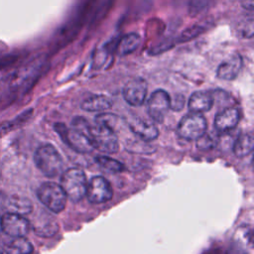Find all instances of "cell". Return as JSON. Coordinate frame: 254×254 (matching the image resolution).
I'll list each match as a JSON object with an SVG mask.
<instances>
[{
	"label": "cell",
	"mask_w": 254,
	"mask_h": 254,
	"mask_svg": "<svg viewBox=\"0 0 254 254\" xmlns=\"http://www.w3.org/2000/svg\"><path fill=\"white\" fill-rule=\"evenodd\" d=\"M37 168L47 177L54 178L62 174L64 162L58 150L50 144L40 146L34 155Z\"/></svg>",
	"instance_id": "6da1fadb"
},
{
	"label": "cell",
	"mask_w": 254,
	"mask_h": 254,
	"mask_svg": "<svg viewBox=\"0 0 254 254\" xmlns=\"http://www.w3.org/2000/svg\"><path fill=\"white\" fill-rule=\"evenodd\" d=\"M87 136L93 149L95 148L102 153L114 154L119 149L118 138L115 131L107 126L95 123L94 126H89Z\"/></svg>",
	"instance_id": "7a4b0ae2"
},
{
	"label": "cell",
	"mask_w": 254,
	"mask_h": 254,
	"mask_svg": "<svg viewBox=\"0 0 254 254\" xmlns=\"http://www.w3.org/2000/svg\"><path fill=\"white\" fill-rule=\"evenodd\" d=\"M61 187L67 198L71 201H79L86 192L87 180L83 171L77 168L66 170L62 176Z\"/></svg>",
	"instance_id": "3957f363"
},
{
	"label": "cell",
	"mask_w": 254,
	"mask_h": 254,
	"mask_svg": "<svg viewBox=\"0 0 254 254\" xmlns=\"http://www.w3.org/2000/svg\"><path fill=\"white\" fill-rule=\"evenodd\" d=\"M37 195L39 200L55 213L64 210L67 198L62 187L52 182L42 184L37 190Z\"/></svg>",
	"instance_id": "277c9868"
},
{
	"label": "cell",
	"mask_w": 254,
	"mask_h": 254,
	"mask_svg": "<svg viewBox=\"0 0 254 254\" xmlns=\"http://www.w3.org/2000/svg\"><path fill=\"white\" fill-rule=\"evenodd\" d=\"M206 127L207 124L203 115L190 112L181 119L177 132L183 139L196 140L206 131Z\"/></svg>",
	"instance_id": "5b68a950"
},
{
	"label": "cell",
	"mask_w": 254,
	"mask_h": 254,
	"mask_svg": "<svg viewBox=\"0 0 254 254\" xmlns=\"http://www.w3.org/2000/svg\"><path fill=\"white\" fill-rule=\"evenodd\" d=\"M55 129L61 136L62 140L73 151L85 154L93 150L91 142L86 134L75 129H68L62 123H57L55 125Z\"/></svg>",
	"instance_id": "8992f818"
},
{
	"label": "cell",
	"mask_w": 254,
	"mask_h": 254,
	"mask_svg": "<svg viewBox=\"0 0 254 254\" xmlns=\"http://www.w3.org/2000/svg\"><path fill=\"white\" fill-rule=\"evenodd\" d=\"M171 108V97L163 89L155 90L148 101V113L150 117L158 122H163L166 114Z\"/></svg>",
	"instance_id": "52a82bcc"
},
{
	"label": "cell",
	"mask_w": 254,
	"mask_h": 254,
	"mask_svg": "<svg viewBox=\"0 0 254 254\" xmlns=\"http://www.w3.org/2000/svg\"><path fill=\"white\" fill-rule=\"evenodd\" d=\"M85 195L91 203H102L112 197V188L105 178L93 177L87 183Z\"/></svg>",
	"instance_id": "ba28073f"
},
{
	"label": "cell",
	"mask_w": 254,
	"mask_h": 254,
	"mask_svg": "<svg viewBox=\"0 0 254 254\" xmlns=\"http://www.w3.org/2000/svg\"><path fill=\"white\" fill-rule=\"evenodd\" d=\"M30 228V222L23 215L7 213L1 218V229L7 235L17 238L24 237Z\"/></svg>",
	"instance_id": "9c48e42d"
},
{
	"label": "cell",
	"mask_w": 254,
	"mask_h": 254,
	"mask_svg": "<svg viewBox=\"0 0 254 254\" xmlns=\"http://www.w3.org/2000/svg\"><path fill=\"white\" fill-rule=\"evenodd\" d=\"M147 95V82L141 77L129 80L123 88L125 101L132 106H140L144 103Z\"/></svg>",
	"instance_id": "30bf717a"
},
{
	"label": "cell",
	"mask_w": 254,
	"mask_h": 254,
	"mask_svg": "<svg viewBox=\"0 0 254 254\" xmlns=\"http://www.w3.org/2000/svg\"><path fill=\"white\" fill-rule=\"evenodd\" d=\"M32 227L35 233L42 237H51L59 230L57 219L45 210H40L33 217Z\"/></svg>",
	"instance_id": "8fae6325"
},
{
	"label": "cell",
	"mask_w": 254,
	"mask_h": 254,
	"mask_svg": "<svg viewBox=\"0 0 254 254\" xmlns=\"http://www.w3.org/2000/svg\"><path fill=\"white\" fill-rule=\"evenodd\" d=\"M240 119L239 110L236 107H226L222 109L214 118V128L217 132H228L234 129Z\"/></svg>",
	"instance_id": "7c38bea8"
},
{
	"label": "cell",
	"mask_w": 254,
	"mask_h": 254,
	"mask_svg": "<svg viewBox=\"0 0 254 254\" xmlns=\"http://www.w3.org/2000/svg\"><path fill=\"white\" fill-rule=\"evenodd\" d=\"M214 102V95L208 91H195L189 99V109L192 113L208 111Z\"/></svg>",
	"instance_id": "4fadbf2b"
},
{
	"label": "cell",
	"mask_w": 254,
	"mask_h": 254,
	"mask_svg": "<svg viewBox=\"0 0 254 254\" xmlns=\"http://www.w3.org/2000/svg\"><path fill=\"white\" fill-rule=\"evenodd\" d=\"M241 67L242 58L239 54H235L218 65L217 76L224 80H232L238 75Z\"/></svg>",
	"instance_id": "5bb4252c"
},
{
	"label": "cell",
	"mask_w": 254,
	"mask_h": 254,
	"mask_svg": "<svg viewBox=\"0 0 254 254\" xmlns=\"http://www.w3.org/2000/svg\"><path fill=\"white\" fill-rule=\"evenodd\" d=\"M129 127L131 131L143 141H152L159 135L158 128L155 124L141 118H134L130 122Z\"/></svg>",
	"instance_id": "9a60e30c"
},
{
	"label": "cell",
	"mask_w": 254,
	"mask_h": 254,
	"mask_svg": "<svg viewBox=\"0 0 254 254\" xmlns=\"http://www.w3.org/2000/svg\"><path fill=\"white\" fill-rule=\"evenodd\" d=\"M6 208L9 213L18 215L29 214L33 210V204L30 199L20 195H13L8 198Z\"/></svg>",
	"instance_id": "2e32d148"
},
{
	"label": "cell",
	"mask_w": 254,
	"mask_h": 254,
	"mask_svg": "<svg viewBox=\"0 0 254 254\" xmlns=\"http://www.w3.org/2000/svg\"><path fill=\"white\" fill-rule=\"evenodd\" d=\"M111 105H112V100L103 94H95V95L89 96L81 102V108L89 112L106 110L110 108Z\"/></svg>",
	"instance_id": "e0dca14e"
},
{
	"label": "cell",
	"mask_w": 254,
	"mask_h": 254,
	"mask_svg": "<svg viewBox=\"0 0 254 254\" xmlns=\"http://www.w3.org/2000/svg\"><path fill=\"white\" fill-rule=\"evenodd\" d=\"M254 147V139L252 134L245 133L237 137L233 144V153L238 158H243L248 156Z\"/></svg>",
	"instance_id": "ac0fdd59"
},
{
	"label": "cell",
	"mask_w": 254,
	"mask_h": 254,
	"mask_svg": "<svg viewBox=\"0 0 254 254\" xmlns=\"http://www.w3.org/2000/svg\"><path fill=\"white\" fill-rule=\"evenodd\" d=\"M141 38L138 34L130 33L121 38L117 45V54L119 56H126L133 53L140 45Z\"/></svg>",
	"instance_id": "d6986e66"
},
{
	"label": "cell",
	"mask_w": 254,
	"mask_h": 254,
	"mask_svg": "<svg viewBox=\"0 0 254 254\" xmlns=\"http://www.w3.org/2000/svg\"><path fill=\"white\" fill-rule=\"evenodd\" d=\"M32 113H33L32 109L26 110V111L22 112L21 114H19L18 116H16L15 118L1 123L0 124V138L5 136L9 132L21 127L22 125H24L31 118Z\"/></svg>",
	"instance_id": "ffe728a7"
},
{
	"label": "cell",
	"mask_w": 254,
	"mask_h": 254,
	"mask_svg": "<svg viewBox=\"0 0 254 254\" xmlns=\"http://www.w3.org/2000/svg\"><path fill=\"white\" fill-rule=\"evenodd\" d=\"M32 251L33 245L24 237L14 238L5 246V252L7 254H31Z\"/></svg>",
	"instance_id": "44dd1931"
},
{
	"label": "cell",
	"mask_w": 254,
	"mask_h": 254,
	"mask_svg": "<svg viewBox=\"0 0 254 254\" xmlns=\"http://www.w3.org/2000/svg\"><path fill=\"white\" fill-rule=\"evenodd\" d=\"M95 161L101 169L108 173H120L124 170L123 164L107 156H97L95 158Z\"/></svg>",
	"instance_id": "7402d4cb"
},
{
	"label": "cell",
	"mask_w": 254,
	"mask_h": 254,
	"mask_svg": "<svg viewBox=\"0 0 254 254\" xmlns=\"http://www.w3.org/2000/svg\"><path fill=\"white\" fill-rule=\"evenodd\" d=\"M219 142V137L215 132H204L196 139V147L203 151H208L216 147Z\"/></svg>",
	"instance_id": "603a6c76"
},
{
	"label": "cell",
	"mask_w": 254,
	"mask_h": 254,
	"mask_svg": "<svg viewBox=\"0 0 254 254\" xmlns=\"http://www.w3.org/2000/svg\"><path fill=\"white\" fill-rule=\"evenodd\" d=\"M117 121H118V118L114 114H108V113L99 114L95 118V123L107 126L113 130H114V127L117 126Z\"/></svg>",
	"instance_id": "cb8c5ba5"
},
{
	"label": "cell",
	"mask_w": 254,
	"mask_h": 254,
	"mask_svg": "<svg viewBox=\"0 0 254 254\" xmlns=\"http://www.w3.org/2000/svg\"><path fill=\"white\" fill-rule=\"evenodd\" d=\"M204 31V27L202 26H198L195 25L188 30H186L180 37V42H187L190 41L191 39H193L194 37H196L197 35H199L200 33H202Z\"/></svg>",
	"instance_id": "d4e9b609"
},
{
	"label": "cell",
	"mask_w": 254,
	"mask_h": 254,
	"mask_svg": "<svg viewBox=\"0 0 254 254\" xmlns=\"http://www.w3.org/2000/svg\"><path fill=\"white\" fill-rule=\"evenodd\" d=\"M211 2V0H190V13H199L202 9H205L206 6Z\"/></svg>",
	"instance_id": "484cf974"
},
{
	"label": "cell",
	"mask_w": 254,
	"mask_h": 254,
	"mask_svg": "<svg viewBox=\"0 0 254 254\" xmlns=\"http://www.w3.org/2000/svg\"><path fill=\"white\" fill-rule=\"evenodd\" d=\"M226 254H246V252L244 248L240 244H238V242H235L229 245Z\"/></svg>",
	"instance_id": "4316f807"
},
{
	"label": "cell",
	"mask_w": 254,
	"mask_h": 254,
	"mask_svg": "<svg viewBox=\"0 0 254 254\" xmlns=\"http://www.w3.org/2000/svg\"><path fill=\"white\" fill-rule=\"evenodd\" d=\"M184 103H185V99H184V96L182 95L179 97H176L175 99L171 98V108L173 109L180 110L184 106Z\"/></svg>",
	"instance_id": "83f0119b"
},
{
	"label": "cell",
	"mask_w": 254,
	"mask_h": 254,
	"mask_svg": "<svg viewBox=\"0 0 254 254\" xmlns=\"http://www.w3.org/2000/svg\"><path fill=\"white\" fill-rule=\"evenodd\" d=\"M241 5L244 9L248 11H253L254 9V0H241Z\"/></svg>",
	"instance_id": "f1b7e54d"
},
{
	"label": "cell",
	"mask_w": 254,
	"mask_h": 254,
	"mask_svg": "<svg viewBox=\"0 0 254 254\" xmlns=\"http://www.w3.org/2000/svg\"><path fill=\"white\" fill-rule=\"evenodd\" d=\"M205 254H220V251H219L218 249H212V250L208 251V252L205 253Z\"/></svg>",
	"instance_id": "f546056e"
},
{
	"label": "cell",
	"mask_w": 254,
	"mask_h": 254,
	"mask_svg": "<svg viewBox=\"0 0 254 254\" xmlns=\"http://www.w3.org/2000/svg\"><path fill=\"white\" fill-rule=\"evenodd\" d=\"M0 254H3V249L0 247Z\"/></svg>",
	"instance_id": "4dcf8cb0"
},
{
	"label": "cell",
	"mask_w": 254,
	"mask_h": 254,
	"mask_svg": "<svg viewBox=\"0 0 254 254\" xmlns=\"http://www.w3.org/2000/svg\"><path fill=\"white\" fill-rule=\"evenodd\" d=\"M1 218L2 217H0V231H2V229H1Z\"/></svg>",
	"instance_id": "1f68e13d"
}]
</instances>
